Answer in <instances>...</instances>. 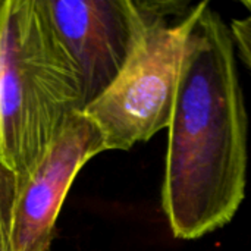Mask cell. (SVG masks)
Returning a JSON list of instances; mask_svg holds the SVG:
<instances>
[{
  "label": "cell",
  "mask_w": 251,
  "mask_h": 251,
  "mask_svg": "<svg viewBox=\"0 0 251 251\" xmlns=\"http://www.w3.org/2000/svg\"><path fill=\"white\" fill-rule=\"evenodd\" d=\"M231 26L196 3L184 53L162 184L176 240H197L232 221L246 197L249 119Z\"/></svg>",
  "instance_id": "obj_1"
},
{
  "label": "cell",
  "mask_w": 251,
  "mask_h": 251,
  "mask_svg": "<svg viewBox=\"0 0 251 251\" xmlns=\"http://www.w3.org/2000/svg\"><path fill=\"white\" fill-rule=\"evenodd\" d=\"M79 112L76 69L41 0H0V163L21 181Z\"/></svg>",
  "instance_id": "obj_2"
},
{
  "label": "cell",
  "mask_w": 251,
  "mask_h": 251,
  "mask_svg": "<svg viewBox=\"0 0 251 251\" xmlns=\"http://www.w3.org/2000/svg\"><path fill=\"white\" fill-rule=\"evenodd\" d=\"M146 28L115 82L84 113L106 150H129L169 126L196 4L146 1Z\"/></svg>",
  "instance_id": "obj_3"
},
{
  "label": "cell",
  "mask_w": 251,
  "mask_h": 251,
  "mask_svg": "<svg viewBox=\"0 0 251 251\" xmlns=\"http://www.w3.org/2000/svg\"><path fill=\"white\" fill-rule=\"evenodd\" d=\"M79 79L84 110L115 82L147 22L146 1L41 0Z\"/></svg>",
  "instance_id": "obj_4"
},
{
  "label": "cell",
  "mask_w": 251,
  "mask_h": 251,
  "mask_svg": "<svg viewBox=\"0 0 251 251\" xmlns=\"http://www.w3.org/2000/svg\"><path fill=\"white\" fill-rule=\"evenodd\" d=\"M107 151L99 126L75 113L25 178L16 181L12 250L49 251L69 188L94 156Z\"/></svg>",
  "instance_id": "obj_5"
},
{
  "label": "cell",
  "mask_w": 251,
  "mask_h": 251,
  "mask_svg": "<svg viewBox=\"0 0 251 251\" xmlns=\"http://www.w3.org/2000/svg\"><path fill=\"white\" fill-rule=\"evenodd\" d=\"M16 185V175L0 163V251H13L12 221Z\"/></svg>",
  "instance_id": "obj_6"
},
{
  "label": "cell",
  "mask_w": 251,
  "mask_h": 251,
  "mask_svg": "<svg viewBox=\"0 0 251 251\" xmlns=\"http://www.w3.org/2000/svg\"><path fill=\"white\" fill-rule=\"evenodd\" d=\"M229 26L235 41V47L238 49L243 62L251 72V15L249 13L244 18L232 19Z\"/></svg>",
  "instance_id": "obj_7"
},
{
  "label": "cell",
  "mask_w": 251,
  "mask_h": 251,
  "mask_svg": "<svg viewBox=\"0 0 251 251\" xmlns=\"http://www.w3.org/2000/svg\"><path fill=\"white\" fill-rule=\"evenodd\" d=\"M241 4H243V6H244V7H246L247 10H249V13L251 15V0H244V1L241 3Z\"/></svg>",
  "instance_id": "obj_8"
}]
</instances>
